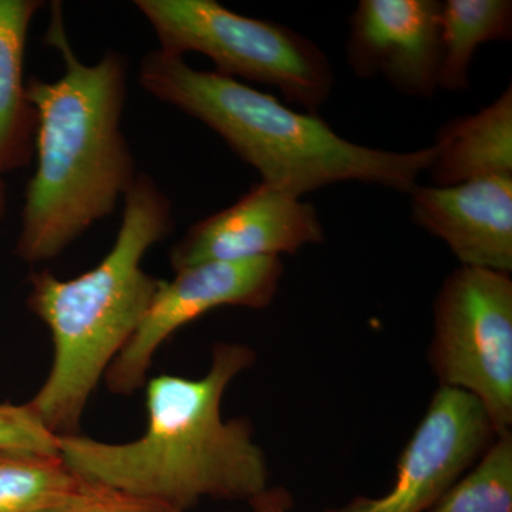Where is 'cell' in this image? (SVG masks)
I'll return each mask as SVG.
<instances>
[{"instance_id":"cell-1","label":"cell","mask_w":512,"mask_h":512,"mask_svg":"<svg viewBox=\"0 0 512 512\" xmlns=\"http://www.w3.org/2000/svg\"><path fill=\"white\" fill-rule=\"evenodd\" d=\"M255 350L218 343L201 379L160 375L146 383L147 429L128 443L59 436V454L82 480L190 512L202 500L249 501L269 487L268 460L247 417L224 420L229 384Z\"/></svg>"},{"instance_id":"cell-2","label":"cell","mask_w":512,"mask_h":512,"mask_svg":"<svg viewBox=\"0 0 512 512\" xmlns=\"http://www.w3.org/2000/svg\"><path fill=\"white\" fill-rule=\"evenodd\" d=\"M46 43L62 56L56 82L30 79L35 107L36 173L28 185L16 255L52 261L94 224L109 217L137 178L121 128L127 101L126 56L109 50L94 64L74 53L62 8L53 3Z\"/></svg>"},{"instance_id":"cell-3","label":"cell","mask_w":512,"mask_h":512,"mask_svg":"<svg viewBox=\"0 0 512 512\" xmlns=\"http://www.w3.org/2000/svg\"><path fill=\"white\" fill-rule=\"evenodd\" d=\"M123 202L116 242L99 265L67 281L49 271L29 278L30 311L55 346L49 376L29 406L56 436L79 434L90 397L161 284L141 264L173 231V204L147 174L137 175Z\"/></svg>"},{"instance_id":"cell-4","label":"cell","mask_w":512,"mask_h":512,"mask_svg":"<svg viewBox=\"0 0 512 512\" xmlns=\"http://www.w3.org/2000/svg\"><path fill=\"white\" fill-rule=\"evenodd\" d=\"M138 82L156 99L217 133L261 183L301 198L326 185L357 181L410 194L436 158L434 146L397 153L340 137L318 114L217 72L188 66L157 49L143 57Z\"/></svg>"},{"instance_id":"cell-5","label":"cell","mask_w":512,"mask_h":512,"mask_svg":"<svg viewBox=\"0 0 512 512\" xmlns=\"http://www.w3.org/2000/svg\"><path fill=\"white\" fill-rule=\"evenodd\" d=\"M168 55L195 52L222 76L276 87L306 113L318 114L335 87L326 53L272 20L248 18L215 0H136Z\"/></svg>"},{"instance_id":"cell-6","label":"cell","mask_w":512,"mask_h":512,"mask_svg":"<svg viewBox=\"0 0 512 512\" xmlns=\"http://www.w3.org/2000/svg\"><path fill=\"white\" fill-rule=\"evenodd\" d=\"M429 365L441 387L476 397L498 434L512 426V279L463 266L433 303Z\"/></svg>"},{"instance_id":"cell-7","label":"cell","mask_w":512,"mask_h":512,"mask_svg":"<svg viewBox=\"0 0 512 512\" xmlns=\"http://www.w3.org/2000/svg\"><path fill=\"white\" fill-rule=\"evenodd\" d=\"M284 276L279 256L245 261L207 262L175 271L158 286L140 325L107 369V389L131 396L148 380L161 345L177 330L221 306L264 309L274 301Z\"/></svg>"},{"instance_id":"cell-8","label":"cell","mask_w":512,"mask_h":512,"mask_svg":"<svg viewBox=\"0 0 512 512\" xmlns=\"http://www.w3.org/2000/svg\"><path fill=\"white\" fill-rule=\"evenodd\" d=\"M497 436L476 397L440 386L400 454L389 493L357 495L343 507L323 512H429Z\"/></svg>"},{"instance_id":"cell-9","label":"cell","mask_w":512,"mask_h":512,"mask_svg":"<svg viewBox=\"0 0 512 512\" xmlns=\"http://www.w3.org/2000/svg\"><path fill=\"white\" fill-rule=\"evenodd\" d=\"M325 241V229L311 202L258 183L235 204L195 222L171 248L174 271L207 262L245 261L298 254Z\"/></svg>"},{"instance_id":"cell-10","label":"cell","mask_w":512,"mask_h":512,"mask_svg":"<svg viewBox=\"0 0 512 512\" xmlns=\"http://www.w3.org/2000/svg\"><path fill=\"white\" fill-rule=\"evenodd\" d=\"M437 0H360L349 19L346 59L360 79H383L414 99L439 90Z\"/></svg>"},{"instance_id":"cell-11","label":"cell","mask_w":512,"mask_h":512,"mask_svg":"<svg viewBox=\"0 0 512 512\" xmlns=\"http://www.w3.org/2000/svg\"><path fill=\"white\" fill-rule=\"evenodd\" d=\"M412 220L463 266L512 271V175L410 192Z\"/></svg>"},{"instance_id":"cell-12","label":"cell","mask_w":512,"mask_h":512,"mask_svg":"<svg viewBox=\"0 0 512 512\" xmlns=\"http://www.w3.org/2000/svg\"><path fill=\"white\" fill-rule=\"evenodd\" d=\"M433 146L434 187L512 175V87L477 113L446 121Z\"/></svg>"},{"instance_id":"cell-13","label":"cell","mask_w":512,"mask_h":512,"mask_svg":"<svg viewBox=\"0 0 512 512\" xmlns=\"http://www.w3.org/2000/svg\"><path fill=\"white\" fill-rule=\"evenodd\" d=\"M40 0H0V174L32 160L37 116L23 83V62Z\"/></svg>"},{"instance_id":"cell-14","label":"cell","mask_w":512,"mask_h":512,"mask_svg":"<svg viewBox=\"0 0 512 512\" xmlns=\"http://www.w3.org/2000/svg\"><path fill=\"white\" fill-rule=\"evenodd\" d=\"M439 90L467 89L477 49L512 37L511 0H447L440 8Z\"/></svg>"},{"instance_id":"cell-15","label":"cell","mask_w":512,"mask_h":512,"mask_svg":"<svg viewBox=\"0 0 512 512\" xmlns=\"http://www.w3.org/2000/svg\"><path fill=\"white\" fill-rule=\"evenodd\" d=\"M79 483L60 454L0 450V512L50 511Z\"/></svg>"},{"instance_id":"cell-16","label":"cell","mask_w":512,"mask_h":512,"mask_svg":"<svg viewBox=\"0 0 512 512\" xmlns=\"http://www.w3.org/2000/svg\"><path fill=\"white\" fill-rule=\"evenodd\" d=\"M429 512H512V433L498 434Z\"/></svg>"},{"instance_id":"cell-17","label":"cell","mask_w":512,"mask_h":512,"mask_svg":"<svg viewBox=\"0 0 512 512\" xmlns=\"http://www.w3.org/2000/svg\"><path fill=\"white\" fill-rule=\"evenodd\" d=\"M57 441L29 403L0 404V450L59 454Z\"/></svg>"},{"instance_id":"cell-18","label":"cell","mask_w":512,"mask_h":512,"mask_svg":"<svg viewBox=\"0 0 512 512\" xmlns=\"http://www.w3.org/2000/svg\"><path fill=\"white\" fill-rule=\"evenodd\" d=\"M47 512H187L117 490L109 485L82 480L73 493Z\"/></svg>"},{"instance_id":"cell-19","label":"cell","mask_w":512,"mask_h":512,"mask_svg":"<svg viewBox=\"0 0 512 512\" xmlns=\"http://www.w3.org/2000/svg\"><path fill=\"white\" fill-rule=\"evenodd\" d=\"M251 512H291L292 494L285 487H268L248 501Z\"/></svg>"},{"instance_id":"cell-20","label":"cell","mask_w":512,"mask_h":512,"mask_svg":"<svg viewBox=\"0 0 512 512\" xmlns=\"http://www.w3.org/2000/svg\"><path fill=\"white\" fill-rule=\"evenodd\" d=\"M6 211V190L2 178H0V218L5 215Z\"/></svg>"}]
</instances>
